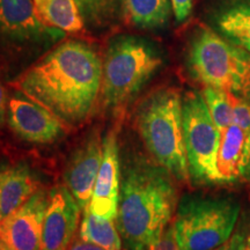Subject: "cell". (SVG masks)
Returning a JSON list of instances; mask_svg holds the SVG:
<instances>
[{
	"instance_id": "cell-1",
	"label": "cell",
	"mask_w": 250,
	"mask_h": 250,
	"mask_svg": "<svg viewBox=\"0 0 250 250\" xmlns=\"http://www.w3.org/2000/svg\"><path fill=\"white\" fill-rule=\"evenodd\" d=\"M102 68L88 44L66 41L19 78L14 87L65 125L79 124L89 116L101 92Z\"/></svg>"
},
{
	"instance_id": "cell-2",
	"label": "cell",
	"mask_w": 250,
	"mask_h": 250,
	"mask_svg": "<svg viewBox=\"0 0 250 250\" xmlns=\"http://www.w3.org/2000/svg\"><path fill=\"white\" fill-rule=\"evenodd\" d=\"M171 175L161 166L134 159L122 174L115 219L125 250H149L159 241L176 208Z\"/></svg>"
},
{
	"instance_id": "cell-3",
	"label": "cell",
	"mask_w": 250,
	"mask_h": 250,
	"mask_svg": "<svg viewBox=\"0 0 250 250\" xmlns=\"http://www.w3.org/2000/svg\"><path fill=\"white\" fill-rule=\"evenodd\" d=\"M137 127L159 166L180 181L190 179L184 145L182 96L161 88L147 96L137 112Z\"/></svg>"
},
{
	"instance_id": "cell-4",
	"label": "cell",
	"mask_w": 250,
	"mask_h": 250,
	"mask_svg": "<svg viewBox=\"0 0 250 250\" xmlns=\"http://www.w3.org/2000/svg\"><path fill=\"white\" fill-rule=\"evenodd\" d=\"M162 55L148 41L117 36L110 42L102 62L101 94L109 109L126 105L162 66Z\"/></svg>"
},
{
	"instance_id": "cell-5",
	"label": "cell",
	"mask_w": 250,
	"mask_h": 250,
	"mask_svg": "<svg viewBox=\"0 0 250 250\" xmlns=\"http://www.w3.org/2000/svg\"><path fill=\"white\" fill-rule=\"evenodd\" d=\"M188 66L205 87H213L250 103V54L213 29L203 28L193 36Z\"/></svg>"
},
{
	"instance_id": "cell-6",
	"label": "cell",
	"mask_w": 250,
	"mask_h": 250,
	"mask_svg": "<svg viewBox=\"0 0 250 250\" xmlns=\"http://www.w3.org/2000/svg\"><path fill=\"white\" fill-rule=\"evenodd\" d=\"M240 203L232 196H187L174 219L180 250H213L232 236Z\"/></svg>"
},
{
	"instance_id": "cell-7",
	"label": "cell",
	"mask_w": 250,
	"mask_h": 250,
	"mask_svg": "<svg viewBox=\"0 0 250 250\" xmlns=\"http://www.w3.org/2000/svg\"><path fill=\"white\" fill-rule=\"evenodd\" d=\"M184 145L189 176L197 184H217V156L220 132L212 121L203 93L182 98Z\"/></svg>"
},
{
	"instance_id": "cell-8",
	"label": "cell",
	"mask_w": 250,
	"mask_h": 250,
	"mask_svg": "<svg viewBox=\"0 0 250 250\" xmlns=\"http://www.w3.org/2000/svg\"><path fill=\"white\" fill-rule=\"evenodd\" d=\"M7 116L13 132L31 144H51L66 131L65 124L57 116L22 94L9 99Z\"/></svg>"
},
{
	"instance_id": "cell-9",
	"label": "cell",
	"mask_w": 250,
	"mask_h": 250,
	"mask_svg": "<svg viewBox=\"0 0 250 250\" xmlns=\"http://www.w3.org/2000/svg\"><path fill=\"white\" fill-rule=\"evenodd\" d=\"M49 195L39 189L24 204L2 219L0 240L8 250H41Z\"/></svg>"
},
{
	"instance_id": "cell-10",
	"label": "cell",
	"mask_w": 250,
	"mask_h": 250,
	"mask_svg": "<svg viewBox=\"0 0 250 250\" xmlns=\"http://www.w3.org/2000/svg\"><path fill=\"white\" fill-rule=\"evenodd\" d=\"M81 208L70 190L64 186L54 188L43 221L41 250H67L73 241Z\"/></svg>"
},
{
	"instance_id": "cell-11",
	"label": "cell",
	"mask_w": 250,
	"mask_h": 250,
	"mask_svg": "<svg viewBox=\"0 0 250 250\" xmlns=\"http://www.w3.org/2000/svg\"><path fill=\"white\" fill-rule=\"evenodd\" d=\"M121 166L117 136L110 131L103 138V158L88 210L98 217L115 220L121 191Z\"/></svg>"
},
{
	"instance_id": "cell-12",
	"label": "cell",
	"mask_w": 250,
	"mask_h": 250,
	"mask_svg": "<svg viewBox=\"0 0 250 250\" xmlns=\"http://www.w3.org/2000/svg\"><path fill=\"white\" fill-rule=\"evenodd\" d=\"M103 158V139L100 132L88 136L73 153L65 170V184L81 210L88 208Z\"/></svg>"
},
{
	"instance_id": "cell-13",
	"label": "cell",
	"mask_w": 250,
	"mask_h": 250,
	"mask_svg": "<svg viewBox=\"0 0 250 250\" xmlns=\"http://www.w3.org/2000/svg\"><path fill=\"white\" fill-rule=\"evenodd\" d=\"M217 184L250 183V129L229 125L220 133Z\"/></svg>"
},
{
	"instance_id": "cell-14",
	"label": "cell",
	"mask_w": 250,
	"mask_h": 250,
	"mask_svg": "<svg viewBox=\"0 0 250 250\" xmlns=\"http://www.w3.org/2000/svg\"><path fill=\"white\" fill-rule=\"evenodd\" d=\"M0 34L14 40H57L64 31L46 24L33 0H0Z\"/></svg>"
},
{
	"instance_id": "cell-15",
	"label": "cell",
	"mask_w": 250,
	"mask_h": 250,
	"mask_svg": "<svg viewBox=\"0 0 250 250\" xmlns=\"http://www.w3.org/2000/svg\"><path fill=\"white\" fill-rule=\"evenodd\" d=\"M211 21L215 33L250 54V0H223Z\"/></svg>"
},
{
	"instance_id": "cell-16",
	"label": "cell",
	"mask_w": 250,
	"mask_h": 250,
	"mask_svg": "<svg viewBox=\"0 0 250 250\" xmlns=\"http://www.w3.org/2000/svg\"><path fill=\"white\" fill-rule=\"evenodd\" d=\"M39 189V182L24 166L0 171V211L2 219L20 208Z\"/></svg>"
},
{
	"instance_id": "cell-17",
	"label": "cell",
	"mask_w": 250,
	"mask_h": 250,
	"mask_svg": "<svg viewBox=\"0 0 250 250\" xmlns=\"http://www.w3.org/2000/svg\"><path fill=\"white\" fill-rule=\"evenodd\" d=\"M37 13L48 26L64 33H77L83 28L76 0H33Z\"/></svg>"
},
{
	"instance_id": "cell-18",
	"label": "cell",
	"mask_w": 250,
	"mask_h": 250,
	"mask_svg": "<svg viewBox=\"0 0 250 250\" xmlns=\"http://www.w3.org/2000/svg\"><path fill=\"white\" fill-rule=\"evenodd\" d=\"M125 14L130 22L143 29L165 27L170 19V0H125Z\"/></svg>"
},
{
	"instance_id": "cell-19",
	"label": "cell",
	"mask_w": 250,
	"mask_h": 250,
	"mask_svg": "<svg viewBox=\"0 0 250 250\" xmlns=\"http://www.w3.org/2000/svg\"><path fill=\"white\" fill-rule=\"evenodd\" d=\"M79 236L87 242L101 247L104 250H122L123 241L115 220L98 217L85 208L81 220Z\"/></svg>"
},
{
	"instance_id": "cell-20",
	"label": "cell",
	"mask_w": 250,
	"mask_h": 250,
	"mask_svg": "<svg viewBox=\"0 0 250 250\" xmlns=\"http://www.w3.org/2000/svg\"><path fill=\"white\" fill-rule=\"evenodd\" d=\"M83 22L104 27L121 18L125 0H76Z\"/></svg>"
},
{
	"instance_id": "cell-21",
	"label": "cell",
	"mask_w": 250,
	"mask_h": 250,
	"mask_svg": "<svg viewBox=\"0 0 250 250\" xmlns=\"http://www.w3.org/2000/svg\"><path fill=\"white\" fill-rule=\"evenodd\" d=\"M202 93L212 121L221 133L233 124V103L230 94L213 87H205Z\"/></svg>"
},
{
	"instance_id": "cell-22",
	"label": "cell",
	"mask_w": 250,
	"mask_h": 250,
	"mask_svg": "<svg viewBox=\"0 0 250 250\" xmlns=\"http://www.w3.org/2000/svg\"><path fill=\"white\" fill-rule=\"evenodd\" d=\"M149 250H180L176 237H175L173 225L166 228L159 241L151 246Z\"/></svg>"
},
{
	"instance_id": "cell-23",
	"label": "cell",
	"mask_w": 250,
	"mask_h": 250,
	"mask_svg": "<svg viewBox=\"0 0 250 250\" xmlns=\"http://www.w3.org/2000/svg\"><path fill=\"white\" fill-rule=\"evenodd\" d=\"M193 0H170L175 19L177 22H184L192 11Z\"/></svg>"
},
{
	"instance_id": "cell-24",
	"label": "cell",
	"mask_w": 250,
	"mask_h": 250,
	"mask_svg": "<svg viewBox=\"0 0 250 250\" xmlns=\"http://www.w3.org/2000/svg\"><path fill=\"white\" fill-rule=\"evenodd\" d=\"M246 234H243L242 232H236L228 239V241L213 250H242L246 245Z\"/></svg>"
},
{
	"instance_id": "cell-25",
	"label": "cell",
	"mask_w": 250,
	"mask_h": 250,
	"mask_svg": "<svg viewBox=\"0 0 250 250\" xmlns=\"http://www.w3.org/2000/svg\"><path fill=\"white\" fill-rule=\"evenodd\" d=\"M67 250H104L101 247L94 245V243L87 242L85 240H83L81 237L78 235L74 237L73 241L71 242L70 247H68Z\"/></svg>"
},
{
	"instance_id": "cell-26",
	"label": "cell",
	"mask_w": 250,
	"mask_h": 250,
	"mask_svg": "<svg viewBox=\"0 0 250 250\" xmlns=\"http://www.w3.org/2000/svg\"><path fill=\"white\" fill-rule=\"evenodd\" d=\"M7 95H6V90L0 83V126L5 121V115L7 112Z\"/></svg>"
},
{
	"instance_id": "cell-27",
	"label": "cell",
	"mask_w": 250,
	"mask_h": 250,
	"mask_svg": "<svg viewBox=\"0 0 250 250\" xmlns=\"http://www.w3.org/2000/svg\"><path fill=\"white\" fill-rule=\"evenodd\" d=\"M0 250H8V248L6 247V245L1 241V240H0Z\"/></svg>"
},
{
	"instance_id": "cell-28",
	"label": "cell",
	"mask_w": 250,
	"mask_h": 250,
	"mask_svg": "<svg viewBox=\"0 0 250 250\" xmlns=\"http://www.w3.org/2000/svg\"><path fill=\"white\" fill-rule=\"evenodd\" d=\"M242 250H250V243H246Z\"/></svg>"
},
{
	"instance_id": "cell-29",
	"label": "cell",
	"mask_w": 250,
	"mask_h": 250,
	"mask_svg": "<svg viewBox=\"0 0 250 250\" xmlns=\"http://www.w3.org/2000/svg\"><path fill=\"white\" fill-rule=\"evenodd\" d=\"M1 223H2V215H1V211H0V227H1Z\"/></svg>"
},
{
	"instance_id": "cell-30",
	"label": "cell",
	"mask_w": 250,
	"mask_h": 250,
	"mask_svg": "<svg viewBox=\"0 0 250 250\" xmlns=\"http://www.w3.org/2000/svg\"><path fill=\"white\" fill-rule=\"evenodd\" d=\"M246 243H250V233H249V235L247 236V241H246Z\"/></svg>"
}]
</instances>
